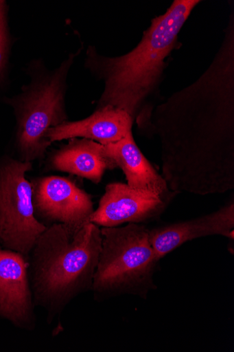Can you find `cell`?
Returning a JSON list of instances; mask_svg holds the SVG:
<instances>
[{
    "label": "cell",
    "instance_id": "1",
    "mask_svg": "<svg viewBox=\"0 0 234 352\" xmlns=\"http://www.w3.org/2000/svg\"><path fill=\"white\" fill-rule=\"evenodd\" d=\"M150 134L161 150L162 177L174 194L234 188V20L211 66L154 108Z\"/></svg>",
    "mask_w": 234,
    "mask_h": 352
},
{
    "label": "cell",
    "instance_id": "2",
    "mask_svg": "<svg viewBox=\"0 0 234 352\" xmlns=\"http://www.w3.org/2000/svg\"><path fill=\"white\" fill-rule=\"evenodd\" d=\"M199 0H175L166 12L153 19L139 45L119 56L100 54L89 46L84 68L104 83L95 109L112 107L126 112L143 132H150L154 110L166 60L178 47L180 31Z\"/></svg>",
    "mask_w": 234,
    "mask_h": 352
},
{
    "label": "cell",
    "instance_id": "3",
    "mask_svg": "<svg viewBox=\"0 0 234 352\" xmlns=\"http://www.w3.org/2000/svg\"><path fill=\"white\" fill-rule=\"evenodd\" d=\"M100 228L52 225L38 239L28 256L33 301L47 313L49 324L76 298L91 292L102 250Z\"/></svg>",
    "mask_w": 234,
    "mask_h": 352
},
{
    "label": "cell",
    "instance_id": "4",
    "mask_svg": "<svg viewBox=\"0 0 234 352\" xmlns=\"http://www.w3.org/2000/svg\"><path fill=\"white\" fill-rule=\"evenodd\" d=\"M82 49L69 54L54 69L43 58L33 59L26 69L29 83L14 97L5 99L15 116L14 146L21 161L43 160L51 145L46 137L48 131L69 120L65 104L68 78Z\"/></svg>",
    "mask_w": 234,
    "mask_h": 352
},
{
    "label": "cell",
    "instance_id": "5",
    "mask_svg": "<svg viewBox=\"0 0 234 352\" xmlns=\"http://www.w3.org/2000/svg\"><path fill=\"white\" fill-rule=\"evenodd\" d=\"M100 230L102 250L91 290L94 300L126 295L147 300L156 289L154 274L160 261L152 246L150 230L138 223Z\"/></svg>",
    "mask_w": 234,
    "mask_h": 352
},
{
    "label": "cell",
    "instance_id": "6",
    "mask_svg": "<svg viewBox=\"0 0 234 352\" xmlns=\"http://www.w3.org/2000/svg\"><path fill=\"white\" fill-rule=\"evenodd\" d=\"M32 163L10 155L0 157V245L28 256L47 229L36 217L26 173Z\"/></svg>",
    "mask_w": 234,
    "mask_h": 352
},
{
    "label": "cell",
    "instance_id": "7",
    "mask_svg": "<svg viewBox=\"0 0 234 352\" xmlns=\"http://www.w3.org/2000/svg\"><path fill=\"white\" fill-rule=\"evenodd\" d=\"M30 183L33 208L42 223L81 228L90 222L95 210L91 197L73 180L47 176L32 179Z\"/></svg>",
    "mask_w": 234,
    "mask_h": 352
},
{
    "label": "cell",
    "instance_id": "8",
    "mask_svg": "<svg viewBox=\"0 0 234 352\" xmlns=\"http://www.w3.org/2000/svg\"><path fill=\"white\" fill-rule=\"evenodd\" d=\"M28 258L0 245V318L14 327L36 329V305L28 272Z\"/></svg>",
    "mask_w": 234,
    "mask_h": 352
},
{
    "label": "cell",
    "instance_id": "9",
    "mask_svg": "<svg viewBox=\"0 0 234 352\" xmlns=\"http://www.w3.org/2000/svg\"><path fill=\"white\" fill-rule=\"evenodd\" d=\"M168 205L150 192L123 183H111L106 186L89 221L100 228L119 227L124 223L141 225L159 217Z\"/></svg>",
    "mask_w": 234,
    "mask_h": 352
},
{
    "label": "cell",
    "instance_id": "10",
    "mask_svg": "<svg viewBox=\"0 0 234 352\" xmlns=\"http://www.w3.org/2000/svg\"><path fill=\"white\" fill-rule=\"evenodd\" d=\"M215 235L234 239L233 202L205 216L150 230V242L159 261L186 242Z\"/></svg>",
    "mask_w": 234,
    "mask_h": 352
},
{
    "label": "cell",
    "instance_id": "11",
    "mask_svg": "<svg viewBox=\"0 0 234 352\" xmlns=\"http://www.w3.org/2000/svg\"><path fill=\"white\" fill-rule=\"evenodd\" d=\"M133 121L125 111L106 107L86 118L66 121L51 128L46 137L52 144L72 139H87L103 145L115 143L132 132Z\"/></svg>",
    "mask_w": 234,
    "mask_h": 352
},
{
    "label": "cell",
    "instance_id": "12",
    "mask_svg": "<svg viewBox=\"0 0 234 352\" xmlns=\"http://www.w3.org/2000/svg\"><path fill=\"white\" fill-rule=\"evenodd\" d=\"M49 169L69 173L95 184L102 182L104 173L117 168L107 155L105 146L87 139H72L55 150L47 160Z\"/></svg>",
    "mask_w": 234,
    "mask_h": 352
},
{
    "label": "cell",
    "instance_id": "13",
    "mask_svg": "<svg viewBox=\"0 0 234 352\" xmlns=\"http://www.w3.org/2000/svg\"><path fill=\"white\" fill-rule=\"evenodd\" d=\"M104 146L107 155L123 171L129 186L150 192L169 204L176 195L145 157L132 132L121 140Z\"/></svg>",
    "mask_w": 234,
    "mask_h": 352
},
{
    "label": "cell",
    "instance_id": "14",
    "mask_svg": "<svg viewBox=\"0 0 234 352\" xmlns=\"http://www.w3.org/2000/svg\"><path fill=\"white\" fill-rule=\"evenodd\" d=\"M9 7L0 0V85L5 81L12 50V37L8 20Z\"/></svg>",
    "mask_w": 234,
    "mask_h": 352
}]
</instances>
